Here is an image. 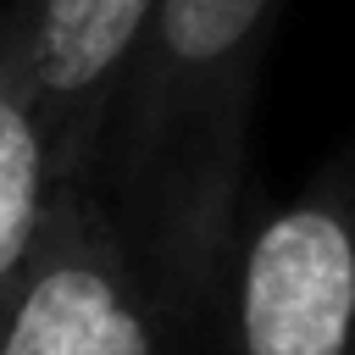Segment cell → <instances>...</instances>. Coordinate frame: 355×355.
Wrapping results in <instances>:
<instances>
[{
    "instance_id": "1",
    "label": "cell",
    "mask_w": 355,
    "mask_h": 355,
    "mask_svg": "<svg viewBox=\"0 0 355 355\" xmlns=\"http://www.w3.org/2000/svg\"><path fill=\"white\" fill-rule=\"evenodd\" d=\"M283 0H155L94 150L89 189L161 311L200 338L239 244L255 83Z\"/></svg>"
},
{
    "instance_id": "2",
    "label": "cell",
    "mask_w": 355,
    "mask_h": 355,
    "mask_svg": "<svg viewBox=\"0 0 355 355\" xmlns=\"http://www.w3.org/2000/svg\"><path fill=\"white\" fill-rule=\"evenodd\" d=\"M211 327L216 355H355V150L239 227Z\"/></svg>"
},
{
    "instance_id": "3",
    "label": "cell",
    "mask_w": 355,
    "mask_h": 355,
    "mask_svg": "<svg viewBox=\"0 0 355 355\" xmlns=\"http://www.w3.org/2000/svg\"><path fill=\"white\" fill-rule=\"evenodd\" d=\"M0 355H189L94 189H67L0 311Z\"/></svg>"
},
{
    "instance_id": "4",
    "label": "cell",
    "mask_w": 355,
    "mask_h": 355,
    "mask_svg": "<svg viewBox=\"0 0 355 355\" xmlns=\"http://www.w3.org/2000/svg\"><path fill=\"white\" fill-rule=\"evenodd\" d=\"M33 94L55 155V183L89 189L122 78L139 55L155 0H22Z\"/></svg>"
},
{
    "instance_id": "5",
    "label": "cell",
    "mask_w": 355,
    "mask_h": 355,
    "mask_svg": "<svg viewBox=\"0 0 355 355\" xmlns=\"http://www.w3.org/2000/svg\"><path fill=\"white\" fill-rule=\"evenodd\" d=\"M55 205L61 183L33 94L28 11L22 0H0V311L28 277Z\"/></svg>"
}]
</instances>
